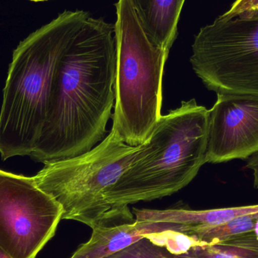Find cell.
<instances>
[{
	"mask_svg": "<svg viewBox=\"0 0 258 258\" xmlns=\"http://www.w3.org/2000/svg\"><path fill=\"white\" fill-rule=\"evenodd\" d=\"M115 25L89 16L65 49L32 159L43 164L90 151L104 139L114 106Z\"/></svg>",
	"mask_w": 258,
	"mask_h": 258,
	"instance_id": "obj_1",
	"label": "cell"
},
{
	"mask_svg": "<svg viewBox=\"0 0 258 258\" xmlns=\"http://www.w3.org/2000/svg\"><path fill=\"white\" fill-rule=\"evenodd\" d=\"M209 110L195 99L161 116L130 166L104 194L119 224L135 222L129 205L168 197L206 163Z\"/></svg>",
	"mask_w": 258,
	"mask_h": 258,
	"instance_id": "obj_2",
	"label": "cell"
},
{
	"mask_svg": "<svg viewBox=\"0 0 258 258\" xmlns=\"http://www.w3.org/2000/svg\"><path fill=\"white\" fill-rule=\"evenodd\" d=\"M89 17L84 11H65L14 51L0 110L3 161L30 156L36 148L46 120L57 63Z\"/></svg>",
	"mask_w": 258,
	"mask_h": 258,
	"instance_id": "obj_3",
	"label": "cell"
},
{
	"mask_svg": "<svg viewBox=\"0 0 258 258\" xmlns=\"http://www.w3.org/2000/svg\"><path fill=\"white\" fill-rule=\"evenodd\" d=\"M113 127L124 142L139 146L160 119L162 77L169 51L153 42L132 0H118Z\"/></svg>",
	"mask_w": 258,
	"mask_h": 258,
	"instance_id": "obj_4",
	"label": "cell"
},
{
	"mask_svg": "<svg viewBox=\"0 0 258 258\" xmlns=\"http://www.w3.org/2000/svg\"><path fill=\"white\" fill-rule=\"evenodd\" d=\"M141 148V144L124 142L112 128L90 151L44 164L33 179L39 189L61 206L62 220H74L92 230L120 225L104 194L130 166Z\"/></svg>",
	"mask_w": 258,
	"mask_h": 258,
	"instance_id": "obj_5",
	"label": "cell"
},
{
	"mask_svg": "<svg viewBox=\"0 0 258 258\" xmlns=\"http://www.w3.org/2000/svg\"><path fill=\"white\" fill-rule=\"evenodd\" d=\"M191 65L209 90L258 95V15L223 19L202 27Z\"/></svg>",
	"mask_w": 258,
	"mask_h": 258,
	"instance_id": "obj_6",
	"label": "cell"
},
{
	"mask_svg": "<svg viewBox=\"0 0 258 258\" xmlns=\"http://www.w3.org/2000/svg\"><path fill=\"white\" fill-rule=\"evenodd\" d=\"M63 209L33 177L0 169V248L13 258H36L54 237Z\"/></svg>",
	"mask_w": 258,
	"mask_h": 258,
	"instance_id": "obj_7",
	"label": "cell"
},
{
	"mask_svg": "<svg viewBox=\"0 0 258 258\" xmlns=\"http://www.w3.org/2000/svg\"><path fill=\"white\" fill-rule=\"evenodd\" d=\"M258 153V95L218 93L209 110L206 162L249 159Z\"/></svg>",
	"mask_w": 258,
	"mask_h": 258,
	"instance_id": "obj_8",
	"label": "cell"
},
{
	"mask_svg": "<svg viewBox=\"0 0 258 258\" xmlns=\"http://www.w3.org/2000/svg\"><path fill=\"white\" fill-rule=\"evenodd\" d=\"M184 226L174 223L136 221L131 224L93 229L92 237L80 245L71 258H107L139 239L174 230L182 233Z\"/></svg>",
	"mask_w": 258,
	"mask_h": 258,
	"instance_id": "obj_9",
	"label": "cell"
},
{
	"mask_svg": "<svg viewBox=\"0 0 258 258\" xmlns=\"http://www.w3.org/2000/svg\"><path fill=\"white\" fill-rule=\"evenodd\" d=\"M258 212V205L209 210L176 209L166 210L133 209L136 221L174 223L185 227L183 234L222 225L241 215Z\"/></svg>",
	"mask_w": 258,
	"mask_h": 258,
	"instance_id": "obj_10",
	"label": "cell"
},
{
	"mask_svg": "<svg viewBox=\"0 0 258 258\" xmlns=\"http://www.w3.org/2000/svg\"><path fill=\"white\" fill-rule=\"evenodd\" d=\"M149 37L169 51L177 37V24L185 0H132Z\"/></svg>",
	"mask_w": 258,
	"mask_h": 258,
	"instance_id": "obj_11",
	"label": "cell"
},
{
	"mask_svg": "<svg viewBox=\"0 0 258 258\" xmlns=\"http://www.w3.org/2000/svg\"><path fill=\"white\" fill-rule=\"evenodd\" d=\"M189 236L200 245H212L245 236L258 239V212L241 215L222 225L197 230Z\"/></svg>",
	"mask_w": 258,
	"mask_h": 258,
	"instance_id": "obj_12",
	"label": "cell"
},
{
	"mask_svg": "<svg viewBox=\"0 0 258 258\" xmlns=\"http://www.w3.org/2000/svg\"><path fill=\"white\" fill-rule=\"evenodd\" d=\"M183 254L192 258H258V239L245 236L212 245H195Z\"/></svg>",
	"mask_w": 258,
	"mask_h": 258,
	"instance_id": "obj_13",
	"label": "cell"
},
{
	"mask_svg": "<svg viewBox=\"0 0 258 258\" xmlns=\"http://www.w3.org/2000/svg\"><path fill=\"white\" fill-rule=\"evenodd\" d=\"M173 231L174 230L142 238L107 258H192L184 254H173L165 247Z\"/></svg>",
	"mask_w": 258,
	"mask_h": 258,
	"instance_id": "obj_14",
	"label": "cell"
},
{
	"mask_svg": "<svg viewBox=\"0 0 258 258\" xmlns=\"http://www.w3.org/2000/svg\"><path fill=\"white\" fill-rule=\"evenodd\" d=\"M258 15V0H236L231 8L221 15L223 19L237 17H252Z\"/></svg>",
	"mask_w": 258,
	"mask_h": 258,
	"instance_id": "obj_15",
	"label": "cell"
},
{
	"mask_svg": "<svg viewBox=\"0 0 258 258\" xmlns=\"http://www.w3.org/2000/svg\"><path fill=\"white\" fill-rule=\"evenodd\" d=\"M245 168L251 170L254 177V187L258 189V153L248 159Z\"/></svg>",
	"mask_w": 258,
	"mask_h": 258,
	"instance_id": "obj_16",
	"label": "cell"
},
{
	"mask_svg": "<svg viewBox=\"0 0 258 258\" xmlns=\"http://www.w3.org/2000/svg\"><path fill=\"white\" fill-rule=\"evenodd\" d=\"M0 258H13L10 254H8L3 248H0Z\"/></svg>",
	"mask_w": 258,
	"mask_h": 258,
	"instance_id": "obj_17",
	"label": "cell"
},
{
	"mask_svg": "<svg viewBox=\"0 0 258 258\" xmlns=\"http://www.w3.org/2000/svg\"><path fill=\"white\" fill-rule=\"evenodd\" d=\"M30 1L36 2V3H37V2L48 1V0H30Z\"/></svg>",
	"mask_w": 258,
	"mask_h": 258,
	"instance_id": "obj_18",
	"label": "cell"
}]
</instances>
